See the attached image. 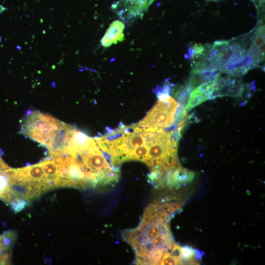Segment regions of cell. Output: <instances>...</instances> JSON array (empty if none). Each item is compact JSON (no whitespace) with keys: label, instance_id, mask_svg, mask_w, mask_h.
Here are the masks:
<instances>
[{"label":"cell","instance_id":"6da1fadb","mask_svg":"<svg viewBox=\"0 0 265 265\" xmlns=\"http://www.w3.org/2000/svg\"><path fill=\"white\" fill-rule=\"evenodd\" d=\"M51 155L61 173V186L95 187L114 185L119 179V168L95 139L77 129L67 145Z\"/></svg>","mask_w":265,"mask_h":265},{"label":"cell","instance_id":"7a4b0ae2","mask_svg":"<svg viewBox=\"0 0 265 265\" xmlns=\"http://www.w3.org/2000/svg\"><path fill=\"white\" fill-rule=\"evenodd\" d=\"M252 30L230 40L211 44H194L188 51L192 72L216 73L218 71L241 77L254 68L248 54Z\"/></svg>","mask_w":265,"mask_h":265},{"label":"cell","instance_id":"3957f363","mask_svg":"<svg viewBox=\"0 0 265 265\" xmlns=\"http://www.w3.org/2000/svg\"><path fill=\"white\" fill-rule=\"evenodd\" d=\"M77 130L39 111H29L22 118L21 133L49 150H61L68 144Z\"/></svg>","mask_w":265,"mask_h":265},{"label":"cell","instance_id":"277c9868","mask_svg":"<svg viewBox=\"0 0 265 265\" xmlns=\"http://www.w3.org/2000/svg\"><path fill=\"white\" fill-rule=\"evenodd\" d=\"M168 90L159 93V100L137 126L163 129L171 126L175 121V115L178 106L177 102L168 95Z\"/></svg>","mask_w":265,"mask_h":265},{"label":"cell","instance_id":"5b68a950","mask_svg":"<svg viewBox=\"0 0 265 265\" xmlns=\"http://www.w3.org/2000/svg\"><path fill=\"white\" fill-rule=\"evenodd\" d=\"M212 99L218 97H239L243 92L244 85L240 76L218 72L212 80Z\"/></svg>","mask_w":265,"mask_h":265},{"label":"cell","instance_id":"8992f818","mask_svg":"<svg viewBox=\"0 0 265 265\" xmlns=\"http://www.w3.org/2000/svg\"><path fill=\"white\" fill-rule=\"evenodd\" d=\"M155 0H118L112 5L118 15L127 23L143 16Z\"/></svg>","mask_w":265,"mask_h":265},{"label":"cell","instance_id":"52a82bcc","mask_svg":"<svg viewBox=\"0 0 265 265\" xmlns=\"http://www.w3.org/2000/svg\"><path fill=\"white\" fill-rule=\"evenodd\" d=\"M265 24L259 19L255 28L252 29V43L248 54L254 68L265 59Z\"/></svg>","mask_w":265,"mask_h":265},{"label":"cell","instance_id":"ba28073f","mask_svg":"<svg viewBox=\"0 0 265 265\" xmlns=\"http://www.w3.org/2000/svg\"><path fill=\"white\" fill-rule=\"evenodd\" d=\"M212 80L198 85L189 94L186 107V111H189L205 101L212 99Z\"/></svg>","mask_w":265,"mask_h":265},{"label":"cell","instance_id":"9c48e42d","mask_svg":"<svg viewBox=\"0 0 265 265\" xmlns=\"http://www.w3.org/2000/svg\"><path fill=\"white\" fill-rule=\"evenodd\" d=\"M125 27L124 23L121 21L115 20L112 22L101 40V45L107 48L112 44L123 42L125 40L123 33Z\"/></svg>","mask_w":265,"mask_h":265},{"label":"cell","instance_id":"30bf717a","mask_svg":"<svg viewBox=\"0 0 265 265\" xmlns=\"http://www.w3.org/2000/svg\"><path fill=\"white\" fill-rule=\"evenodd\" d=\"M254 3L260 17L263 18V10H264L265 0H251Z\"/></svg>","mask_w":265,"mask_h":265},{"label":"cell","instance_id":"8fae6325","mask_svg":"<svg viewBox=\"0 0 265 265\" xmlns=\"http://www.w3.org/2000/svg\"><path fill=\"white\" fill-rule=\"evenodd\" d=\"M212 0V1H220V0Z\"/></svg>","mask_w":265,"mask_h":265}]
</instances>
